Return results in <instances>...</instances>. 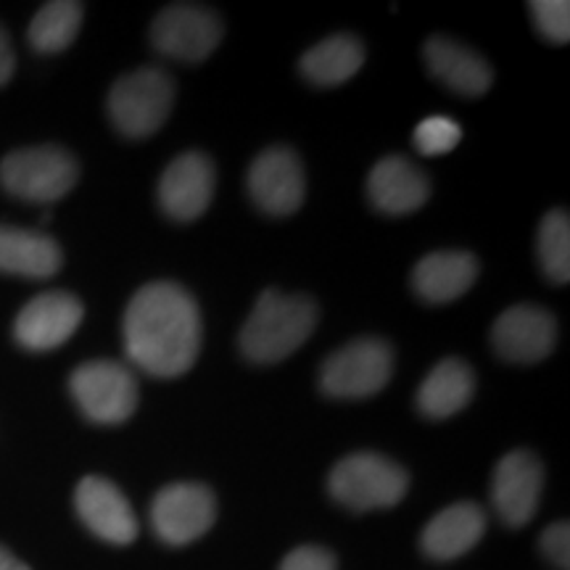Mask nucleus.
Listing matches in <instances>:
<instances>
[{
  "label": "nucleus",
  "instance_id": "obj_27",
  "mask_svg": "<svg viewBox=\"0 0 570 570\" xmlns=\"http://www.w3.org/2000/svg\"><path fill=\"white\" fill-rule=\"evenodd\" d=\"M541 552L544 558L558 566L560 570H568V558H570V529L568 523H552L550 529L541 537Z\"/></svg>",
  "mask_w": 570,
  "mask_h": 570
},
{
  "label": "nucleus",
  "instance_id": "obj_4",
  "mask_svg": "<svg viewBox=\"0 0 570 570\" xmlns=\"http://www.w3.org/2000/svg\"><path fill=\"white\" fill-rule=\"evenodd\" d=\"M175 106V80L169 71L146 67L114 82L109 117L125 138L142 140L159 132Z\"/></svg>",
  "mask_w": 570,
  "mask_h": 570
},
{
  "label": "nucleus",
  "instance_id": "obj_10",
  "mask_svg": "<svg viewBox=\"0 0 570 570\" xmlns=\"http://www.w3.org/2000/svg\"><path fill=\"white\" fill-rule=\"evenodd\" d=\"M217 518V499L202 483H173L154 497L151 525L164 544L183 547L202 539Z\"/></svg>",
  "mask_w": 570,
  "mask_h": 570
},
{
  "label": "nucleus",
  "instance_id": "obj_6",
  "mask_svg": "<svg viewBox=\"0 0 570 570\" xmlns=\"http://www.w3.org/2000/svg\"><path fill=\"white\" fill-rule=\"evenodd\" d=\"M394 375V348L383 338H356L331 354L320 370V391L331 399L381 394Z\"/></svg>",
  "mask_w": 570,
  "mask_h": 570
},
{
  "label": "nucleus",
  "instance_id": "obj_18",
  "mask_svg": "<svg viewBox=\"0 0 570 570\" xmlns=\"http://www.w3.org/2000/svg\"><path fill=\"white\" fill-rule=\"evenodd\" d=\"M487 533V512L473 502H458L441 510L431 523L425 525L420 547L425 558L446 562L468 554Z\"/></svg>",
  "mask_w": 570,
  "mask_h": 570
},
{
  "label": "nucleus",
  "instance_id": "obj_3",
  "mask_svg": "<svg viewBox=\"0 0 570 570\" xmlns=\"http://www.w3.org/2000/svg\"><path fill=\"white\" fill-rule=\"evenodd\" d=\"M410 475L394 460L377 452H356L327 475V491L346 510H386L407 497Z\"/></svg>",
  "mask_w": 570,
  "mask_h": 570
},
{
  "label": "nucleus",
  "instance_id": "obj_24",
  "mask_svg": "<svg viewBox=\"0 0 570 570\" xmlns=\"http://www.w3.org/2000/svg\"><path fill=\"white\" fill-rule=\"evenodd\" d=\"M537 254L541 269L554 285H566L570 281V217L566 209H552L541 219Z\"/></svg>",
  "mask_w": 570,
  "mask_h": 570
},
{
  "label": "nucleus",
  "instance_id": "obj_29",
  "mask_svg": "<svg viewBox=\"0 0 570 570\" xmlns=\"http://www.w3.org/2000/svg\"><path fill=\"white\" fill-rule=\"evenodd\" d=\"M17 69V56H13V46L9 32L0 27V85H6L13 77Z\"/></svg>",
  "mask_w": 570,
  "mask_h": 570
},
{
  "label": "nucleus",
  "instance_id": "obj_9",
  "mask_svg": "<svg viewBox=\"0 0 570 570\" xmlns=\"http://www.w3.org/2000/svg\"><path fill=\"white\" fill-rule=\"evenodd\" d=\"M246 188L252 202L269 217H288L306 196V175L298 154L288 146H273L248 167Z\"/></svg>",
  "mask_w": 570,
  "mask_h": 570
},
{
  "label": "nucleus",
  "instance_id": "obj_7",
  "mask_svg": "<svg viewBox=\"0 0 570 570\" xmlns=\"http://www.w3.org/2000/svg\"><path fill=\"white\" fill-rule=\"evenodd\" d=\"M71 399L98 425H117L138 410L140 391L132 370L119 362H85L69 377Z\"/></svg>",
  "mask_w": 570,
  "mask_h": 570
},
{
  "label": "nucleus",
  "instance_id": "obj_15",
  "mask_svg": "<svg viewBox=\"0 0 570 570\" xmlns=\"http://www.w3.org/2000/svg\"><path fill=\"white\" fill-rule=\"evenodd\" d=\"M77 515L98 539L109 544H130L138 537V518L127 497L101 475H88L75 491Z\"/></svg>",
  "mask_w": 570,
  "mask_h": 570
},
{
  "label": "nucleus",
  "instance_id": "obj_22",
  "mask_svg": "<svg viewBox=\"0 0 570 570\" xmlns=\"http://www.w3.org/2000/svg\"><path fill=\"white\" fill-rule=\"evenodd\" d=\"M365 42L356 35H331L302 56V75L320 88H336L352 80L365 63Z\"/></svg>",
  "mask_w": 570,
  "mask_h": 570
},
{
  "label": "nucleus",
  "instance_id": "obj_16",
  "mask_svg": "<svg viewBox=\"0 0 570 570\" xmlns=\"http://www.w3.org/2000/svg\"><path fill=\"white\" fill-rule=\"evenodd\" d=\"M367 196L377 212L404 217L431 198V180L407 156H383L367 175Z\"/></svg>",
  "mask_w": 570,
  "mask_h": 570
},
{
  "label": "nucleus",
  "instance_id": "obj_28",
  "mask_svg": "<svg viewBox=\"0 0 570 570\" xmlns=\"http://www.w3.org/2000/svg\"><path fill=\"white\" fill-rule=\"evenodd\" d=\"M281 570H336V558L323 547H298L281 562Z\"/></svg>",
  "mask_w": 570,
  "mask_h": 570
},
{
  "label": "nucleus",
  "instance_id": "obj_11",
  "mask_svg": "<svg viewBox=\"0 0 570 570\" xmlns=\"http://www.w3.org/2000/svg\"><path fill=\"white\" fill-rule=\"evenodd\" d=\"M558 344V320L537 304H515L504 309L491 327V346L512 365H533L552 354Z\"/></svg>",
  "mask_w": 570,
  "mask_h": 570
},
{
  "label": "nucleus",
  "instance_id": "obj_1",
  "mask_svg": "<svg viewBox=\"0 0 570 570\" xmlns=\"http://www.w3.org/2000/svg\"><path fill=\"white\" fill-rule=\"evenodd\" d=\"M127 360L154 377H180L202 352V309L177 283L142 285L122 323Z\"/></svg>",
  "mask_w": 570,
  "mask_h": 570
},
{
  "label": "nucleus",
  "instance_id": "obj_13",
  "mask_svg": "<svg viewBox=\"0 0 570 570\" xmlns=\"http://www.w3.org/2000/svg\"><path fill=\"white\" fill-rule=\"evenodd\" d=\"M541 487H544V468L537 454L515 449L497 462L491 479V502L504 525L520 529L537 515Z\"/></svg>",
  "mask_w": 570,
  "mask_h": 570
},
{
  "label": "nucleus",
  "instance_id": "obj_30",
  "mask_svg": "<svg viewBox=\"0 0 570 570\" xmlns=\"http://www.w3.org/2000/svg\"><path fill=\"white\" fill-rule=\"evenodd\" d=\"M0 570H30V568H27L17 554H11L6 547H0Z\"/></svg>",
  "mask_w": 570,
  "mask_h": 570
},
{
  "label": "nucleus",
  "instance_id": "obj_26",
  "mask_svg": "<svg viewBox=\"0 0 570 570\" xmlns=\"http://www.w3.org/2000/svg\"><path fill=\"white\" fill-rule=\"evenodd\" d=\"M529 9L541 38L554 42V46H566L570 40L568 0H533V3H529Z\"/></svg>",
  "mask_w": 570,
  "mask_h": 570
},
{
  "label": "nucleus",
  "instance_id": "obj_23",
  "mask_svg": "<svg viewBox=\"0 0 570 570\" xmlns=\"http://www.w3.org/2000/svg\"><path fill=\"white\" fill-rule=\"evenodd\" d=\"M85 6L75 0H53L35 13L30 24V46L38 53H61L75 42L82 27Z\"/></svg>",
  "mask_w": 570,
  "mask_h": 570
},
{
  "label": "nucleus",
  "instance_id": "obj_25",
  "mask_svg": "<svg viewBox=\"0 0 570 570\" xmlns=\"http://www.w3.org/2000/svg\"><path fill=\"white\" fill-rule=\"evenodd\" d=\"M462 140V127L449 117H425L423 122L412 132V142H415L417 154L423 156H444L452 154Z\"/></svg>",
  "mask_w": 570,
  "mask_h": 570
},
{
  "label": "nucleus",
  "instance_id": "obj_14",
  "mask_svg": "<svg viewBox=\"0 0 570 570\" xmlns=\"http://www.w3.org/2000/svg\"><path fill=\"white\" fill-rule=\"evenodd\" d=\"M85 317V306L77 296L63 291H48L35 296L13 323V338L27 352H53L75 336Z\"/></svg>",
  "mask_w": 570,
  "mask_h": 570
},
{
  "label": "nucleus",
  "instance_id": "obj_17",
  "mask_svg": "<svg viewBox=\"0 0 570 570\" xmlns=\"http://www.w3.org/2000/svg\"><path fill=\"white\" fill-rule=\"evenodd\" d=\"M428 71L449 90L460 92L465 98H481L483 92L494 82V71L489 61L473 48L462 46V42L436 35L425 42L423 48Z\"/></svg>",
  "mask_w": 570,
  "mask_h": 570
},
{
  "label": "nucleus",
  "instance_id": "obj_5",
  "mask_svg": "<svg viewBox=\"0 0 570 570\" xmlns=\"http://www.w3.org/2000/svg\"><path fill=\"white\" fill-rule=\"evenodd\" d=\"M80 167L61 146H32L13 151L0 161V185L21 202H59L77 185Z\"/></svg>",
  "mask_w": 570,
  "mask_h": 570
},
{
  "label": "nucleus",
  "instance_id": "obj_12",
  "mask_svg": "<svg viewBox=\"0 0 570 570\" xmlns=\"http://www.w3.org/2000/svg\"><path fill=\"white\" fill-rule=\"evenodd\" d=\"M214 190H217V169L214 161L202 151H188L173 159L164 169L159 188L161 212L175 223H194L209 209Z\"/></svg>",
  "mask_w": 570,
  "mask_h": 570
},
{
  "label": "nucleus",
  "instance_id": "obj_19",
  "mask_svg": "<svg viewBox=\"0 0 570 570\" xmlns=\"http://www.w3.org/2000/svg\"><path fill=\"white\" fill-rule=\"evenodd\" d=\"M479 277V259L470 252H433L412 269V291L425 304L441 306L468 294Z\"/></svg>",
  "mask_w": 570,
  "mask_h": 570
},
{
  "label": "nucleus",
  "instance_id": "obj_8",
  "mask_svg": "<svg viewBox=\"0 0 570 570\" xmlns=\"http://www.w3.org/2000/svg\"><path fill=\"white\" fill-rule=\"evenodd\" d=\"M225 38V24L209 6L173 3L151 24V42L161 56L185 63L206 61Z\"/></svg>",
  "mask_w": 570,
  "mask_h": 570
},
{
  "label": "nucleus",
  "instance_id": "obj_2",
  "mask_svg": "<svg viewBox=\"0 0 570 570\" xmlns=\"http://www.w3.org/2000/svg\"><path fill=\"white\" fill-rule=\"evenodd\" d=\"M317 325V304L269 288L256 298L240 331V352L254 365H275L298 352Z\"/></svg>",
  "mask_w": 570,
  "mask_h": 570
},
{
  "label": "nucleus",
  "instance_id": "obj_21",
  "mask_svg": "<svg viewBox=\"0 0 570 570\" xmlns=\"http://www.w3.org/2000/svg\"><path fill=\"white\" fill-rule=\"evenodd\" d=\"M475 394V375L468 362L444 360L439 362L417 389V410L420 415L431 420H446L458 415L470 404Z\"/></svg>",
  "mask_w": 570,
  "mask_h": 570
},
{
  "label": "nucleus",
  "instance_id": "obj_20",
  "mask_svg": "<svg viewBox=\"0 0 570 570\" xmlns=\"http://www.w3.org/2000/svg\"><path fill=\"white\" fill-rule=\"evenodd\" d=\"M61 248L48 235L0 225V273L46 281L61 269Z\"/></svg>",
  "mask_w": 570,
  "mask_h": 570
}]
</instances>
